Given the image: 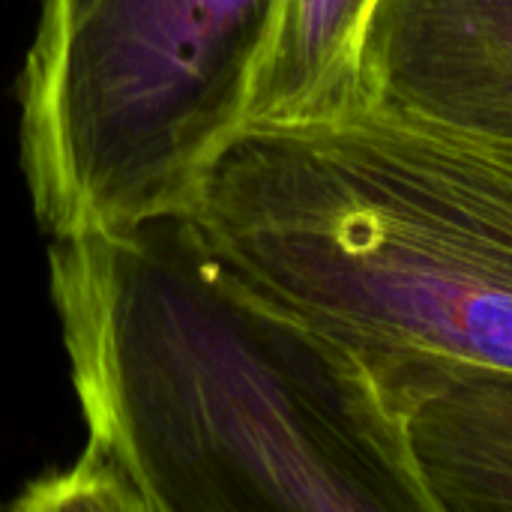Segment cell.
I'll return each mask as SVG.
<instances>
[{"label":"cell","mask_w":512,"mask_h":512,"mask_svg":"<svg viewBox=\"0 0 512 512\" xmlns=\"http://www.w3.org/2000/svg\"><path fill=\"white\" fill-rule=\"evenodd\" d=\"M48 285L84 444L12 507L435 512L372 369L183 210L48 237Z\"/></svg>","instance_id":"cell-1"},{"label":"cell","mask_w":512,"mask_h":512,"mask_svg":"<svg viewBox=\"0 0 512 512\" xmlns=\"http://www.w3.org/2000/svg\"><path fill=\"white\" fill-rule=\"evenodd\" d=\"M366 96L512 147V0H375Z\"/></svg>","instance_id":"cell-4"},{"label":"cell","mask_w":512,"mask_h":512,"mask_svg":"<svg viewBox=\"0 0 512 512\" xmlns=\"http://www.w3.org/2000/svg\"><path fill=\"white\" fill-rule=\"evenodd\" d=\"M183 213L249 288L381 387L429 360L512 372L507 144L363 96L327 120L237 126Z\"/></svg>","instance_id":"cell-2"},{"label":"cell","mask_w":512,"mask_h":512,"mask_svg":"<svg viewBox=\"0 0 512 512\" xmlns=\"http://www.w3.org/2000/svg\"><path fill=\"white\" fill-rule=\"evenodd\" d=\"M372 9L375 0H273L243 123H312L354 108L366 96L363 42Z\"/></svg>","instance_id":"cell-6"},{"label":"cell","mask_w":512,"mask_h":512,"mask_svg":"<svg viewBox=\"0 0 512 512\" xmlns=\"http://www.w3.org/2000/svg\"><path fill=\"white\" fill-rule=\"evenodd\" d=\"M435 512L512 510V372L411 363L384 381Z\"/></svg>","instance_id":"cell-5"},{"label":"cell","mask_w":512,"mask_h":512,"mask_svg":"<svg viewBox=\"0 0 512 512\" xmlns=\"http://www.w3.org/2000/svg\"><path fill=\"white\" fill-rule=\"evenodd\" d=\"M273 0H39L21 168L48 237L186 207L243 123Z\"/></svg>","instance_id":"cell-3"}]
</instances>
